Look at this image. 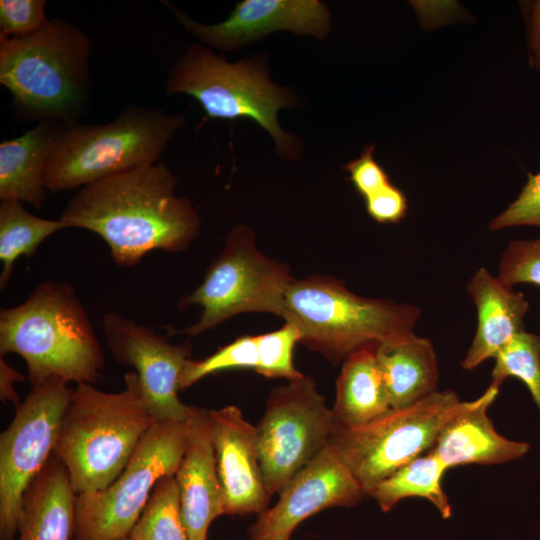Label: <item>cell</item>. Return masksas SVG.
Here are the masks:
<instances>
[{"mask_svg":"<svg viewBox=\"0 0 540 540\" xmlns=\"http://www.w3.org/2000/svg\"><path fill=\"white\" fill-rule=\"evenodd\" d=\"M176 186V177L159 160L78 189L59 219L67 228L95 232L117 265L133 267L153 250L183 251L198 236V212Z\"/></svg>","mask_w":540,"mask_h":540,"instance_id":"obj_1","label":"cell"},{"mask_svg":"<svg viewBox=\"0 0 540 540\" xmlns=\"http://www.w3.org/2000/svg\"><path fill=\"white\" fill-rule=\"evenodd\" d=\"M0 353L21 356L32 385L54 377L93 385L104 367L89 316L68 282H42L19 305L1 309Z\"/></svg>","mask_w":540,"mask_h":540,"instance_id":"obj_2","label":"cell"},{"mask_svg":"<svg viewBox=\"0 0 540 540\" xmlns=\"http://www.w3.org/2000/svg\"><path fill=\"white\" fill-rule=\"evenodd\" d=\"M90 41L76 25L54 18L23 37L0 35V83L26 121L78 122L91 97Z\"/></svg>","mask_w":540,"mask_h":540,"instance_id":"obj_3","label":"cell"},{"mask_svg":"<svg viewBox=\"0 0 540 540\" xmlns=\"http://www.w3.org/2000/svg\"><path fill=\"white\" fill-rule=\"evenodd\" d=\"M107 393L77 384L63 413L54 454L66 466L76 495L106 488L123 471L155 422L137 373Z\"/></svg>","mask_w":540,"mask_h":540,"instance_id":"obj_4","label":"cell"},{"mask_svg":"<svg viewBox=\"0 0 540 540\" xmlns=\"http://www.w3.org/2000/svg\"><path fill=\"white\" fill-rule=\"evenodd\" d=\"M420 315L415 305L362 297L336 278L315 275L289 285L282 318L297 326L301 343L338 364L412 332Z\"/></svg>","mask_w":540,"mask_h":540,"instance_id":"obj_5","label":"cell"},{"mask_svg":"<svg viewBox=\"0 0 540 540\" xmlns=\"http://www.w3.org/2000/svg\"><path fill=\"white\" fill-rule=\"evenodd\" d=\"M164 89L170 95L193 97L210 118L251 119L272 137L281 158L301 156V140L278 121V112L296 107L297 98L271 81L262 54L228 62L209 47L192 44L170 68Z\"/></svg>","mask_w":540,"mask_h":540,"instance_id":"obj_6","label":"cell"},{"mask_svg":"<svg viewBox=\"0 0 540 540\" xmlns=\"http://www.w3.org/2000/svg\"><path fill=\"white\" fill-rule=\"evenodd\" d=\"M185 124L183 114L132 103L110 122L69 124L49 160L45 186L51 192L80 189L153 164Z\"/></svg>","mask_w":540,"mask_h":540,"instance_id":"obj_7","label":"cell"},{"mask_svg":"<svg viewBox=\"0 0 540 540\" xmlns=\"http://www.w3.org/2000/svg\"><path fill=\"white\" fill-rule=\"evenodd\" d=\"M294 278L289 268L261 253L253 231L240 224L230 230L224 249L210 264L202 283L178 304L202 308L199 320L182 333L198 336L244 312L282 318L285 293Z\"/></svg>","mask_w":540,"mask_h":540,"instance_id":"obj_8","label":"cell"},{"mask_svg":"<svg viewBox=\"0 0 540 540\" xmlns=\"http://www.w3.org/2000/svg\"><path fill=\"white\" fill-rule=\"evenodd\" d=\"M451 391L391 409L357 428H335L328 444L348 466L368 496L380 481L429 452L444 425L465 405Z\"/></svg>","mask_w":540,"mask_h":540,"instance_id":"obj_9","label":"cell"},{"mask_svg":"<svg viewBox=\"0 0 540 540\" xmlns=\"http://www.w3.org/2000/svg\"><path fill=\"white\" fill-rule=\"evenodd\" d=\"M189 422L155 421L111 484L76 495L74 540L128 537L158 480L175 475L186 448Z\"/></svg>","mask_w":540,"mask_h":540,"instance_id":"obj_10","label":"cell"},{"mask_svg":"<svg viewBox=\"0 0 540 540\" xmlns=\"http://www.w3.org/2000/svg\"><path fill=\"white\" fill-rule=\"evenodd\" d=\"M73 389L54 377L33 385L0 435V540H14L24 494L54 453Z\"/></svg>","mask_w":540,"mask_h":540,"instance_id":"obj_11","label":"cell"},{"mask_svg":"<svg viewBox=\"0 0 540 540\" xmlns=\"http://www.w3.org/2000/svg\"><path fill=\"white\" fill-rule=\"evenodd\" d=\"M334 429L332 409L310 376L271 391L256 425L260 467L271 496L328 445Z\"/></svg>","mask_w":540,"mask_h":540,"instance_id":"obj_12","label":"cell"},{"mask_svg":"<svg viewBox=\"0 0 540 540\" xmlns=\"http://www.w3.org/2000/svg\"><path fill=\"white\" fill-rule=\"evenodd\" d=\"M102 327L113 358L134 367L155 421L190 420L196 407L178 397L180 376L192 351L190 343L171 344L152 328L115 312L103 315Z\"/></svg>","mask_w":540,"mask_h":540,"instance_id":"obj_13","label":"cell"},{"mask_svg":"<svg viewBox=\"0 0 540 540\" xmlns=\"http://www.w3.org/2000/svg\"><path fill=\"white\" fill-rule=\"evenodd\" d=\"M277 503L259 514L251 540H289L299 523L326 508L351 507L366 493L328 444L281 489Z\"/></svg>","mask_w":540,"mask_h":540,"instance_id":"obj_14","label":"cell"},{"mask_svg":"<svg viewBox=\"0 0 540 540\" xmlns=\"http://www.w3.org/2000/svg\"><path fill=\"white\" fill-rule=\"evenodd\" d=\"M162 3L200 44L223 52L278 31L323 40L331 30V13L319 0H242L227 19L212 25L195 21L168 1Z\"/></svg>","mask_w":540,"mask_h":540,"instance_id":"obj_15","label":"cell"},{"mask_svg":"<svg viewBox=\"0 0 540 540\" xmlns=\"http://www.w3.org/2000/svg\"><path fill=\"white\" fill-rule=\"evenodd\" d=\"M210 420L224 514L262 513L271 495L260 467L256 426L232 405L210 410Z\"/></svg>","mask_w":540,"mask_h":540,"instance_id":"obj_16","label":"cell"},{"mask_svg":"<svg viewBox=\"0 0 540 540\" xmlns=\"http://www.w3.org/2000/svg\"><path fill=\"white\" fill-rule=\"evenodd\" d=\"M175 478L188 538L206 540L211 522L224 514L209 409L196 407L190 419L186 448Z\"/></svg>","mask_w":540,"mask_h":540,"instance_id":"obj_17","label":"cell"},{"mask_svg":"<svg viewBox=\"0 0 540 540\" xmlns=\"http://www.w3.org/2000/svg\"><path fill=\"white\" fill-rule=\"evenodd\" d=\"M499 385L491 383L478 398L464 407L439 432L429 452L447 469L469 464H504L524 456L530 445L500 435L488 416V409L499 394Z\"/></svg>","mask_w":540,"mask_h":540,"instance_id":"obj_18","label":"cell"},{"mask_svg":"<svg viewBox=\"0 0 540 540\" xmlns=\"http://www.w3.org/2000/svg\"><path fill=\"white\" fill-rule=\"evenodd\" d=\"M477 310V329L461 365L473 370L485 360L495 358L514 336L524 331L529 303L521 292L479 268L467 285Z\"/></svg>","mask_w":540,"mask_h":540,"instance_id":"obj_19","label":"cell"},{"mask_svg":"<svg viewBox=\"0 0 540 540\" xmlns=\"http://www.w3.org/2000/svg\"><path fill=\"white\" fill-rule=\"evenodd\" d=\"M67 125L44 120L22 135L0 143V199H13L42 208L49 160Z\"/></svg>","mask_w":540,"mask_h":540,"instance_id":"obj_20","label":"cell"},{"mask_svg":"<svg viewBox=\"0 0 540 540\" xmlns=\"http://www.w3.org/2000/svg\"><path fill=\"white\" fill-rule=\"evenodd\" d=\"M75 500L67 468L53 453L24 494L18 540H70Z\"/></svg>","mask_w":540,"mask_h":540,"instance_id":"obj_21","label":"cell"},{"mask_svg":"<svg viewBox=\"0 0 540 540\" xmlns=\"http://www.w3.org/2000/svg\"><path fill=\"white\" fill-rule=\"evenodd\" d=\"M391 409L410 406L437 391L438 363L432 342L413 331L375 348Z\"/></svg>","mask_w":540,"mask_h":540,"instance_id":"obj_22","label":"cell"},{"mask_svg":"<svg viewBox=\"0 0 540 540\" xmlns=\"http://www.w3.org/2000/svg\"><path fill=\"white\" fill-rule=\"evenodd\" d=\"M331 409L335 428H357L391 410L375 348L357 351L343 361Z\"/></svg>","mask_w":540,"mask_h":540,"instance_id":"obj_23","label":"cell"},{"mask_svg":"<svg viewBox=\"0 0 540 540\" xmlns=\"http://www.w3.org/2000/svg\"><path fill=\"white\" fill-rule=\"evenodd\" d=\"M448 469L433 453L427 452L376 484L369 492L383 512L390 511L405 498L420 497L430 501L444 519L452 515V508L442 486Z\"/></svg>","mask_w":540,"mask_h":540,"instance_id":"obj_24","label":"cell"},{"mask_svg":"<svg viewBox=\"0 0 540 540\" xmlns=\"http://www.w3.org/2000/svg\"><path fill=\"white\" fill-rule=\"evenodd\" d=\"M67 228L60 219L40 218L29 213L23 202L5 199L0 202V289L3 291L21 256H32L40 244L59 230Z\"/></svg>","mask_w":540,"mask_h":540,"instance_id":"obj_25","label":"cell"},{"mask_svg":"<svg viewBox=\"0 0 540 540\" xmlns=\"http://www.w3.org/2000/svg\"><path fill=\"white\" fill-rule=\"evenodd\" d=\"M129 540H189L181 515L175 475L158 480Z\"/></svg>","mask_w":540,"mask_h":540,"instance_id":"obj_26","label":"cell"},{"mask_svg":"<svg viewBox=\"0 0 540 540\" xmlns=\"http://www.w3.org/2000/svg\"><path fill=\"white\" fill-rule=\"evenodd\" d=\"M494 359L491 383L500 386L508 377L519 379L540 410V336L522 331Z\"/></svg>","mask_w":540,"mask_h":540,"instance_id":"obj_27","label":"cell"},{"mask_svg":"<svg viewBox=\"0 0 540 540\" xmlns=\"http://www.w3.org/2000/svg\"><path fill=\"white\" fill-rule=\"evenodd\" d=\"M257 365V336H242L201 360L190 358L182 370L179 388L185 390L200 379L219 371L238 368L256 369Z\"/></svg>","mask_w":540,"mask_h":540,"instance_id":"obj_28","label":"cell"},{"mask_svg":"<svg viewBox=\"0 0 540 540\" xmlns=\"http://www.w3.org/2000/svg\"><path fill=\"white\" fill-rule=\"evenodd\" d=\"M301 341L297 326L290 322L273 332L257 336L258 365L255 371L268 378L293 380L301 377L293 363V351Z\"/></svg>","mask_w":540,"mask_h":540,"instance_id":"obj_29","label":"cell"},{"mask_svg":"<svg viewBox=\"0 0 540 540\" xmlns=\"http://www.w3.org/2000/svg\"><path fill=\"white\" fill-rule=\"evenodd\" d=\"M498 278L510 287L520 283L540 287V239L511 241L502 254Z\"/></svg>","mask_w":540,"mask_h":540,"instance_id":"obj_30","label":"cell"},{"mask_svg":"<svg viewBox=\"0 0 540 540\" xmlns=\"http://www.w3.org/2000/svg\"><path fill=\"white\" fill-rule=\"evenodd\" d=\"M45 0H1L0 35L23 37L42 29L50 19Z\"/></svg>","mask_w":540,"mask_h":540,"instance_id":"obj_31","label":"cell"},{"mask_svg":"<svg viewBox=\"0 0 540 540\" xmlns=\"http://www.w3.org/2000/svg\"><path fill=\"white\" fill-rule=\"evenodd\" d=\"M530 225L540 228V172L528 173L527 183L508 208L489 223L490 230Z\"/></svg>","mask_w":540,"mask_h":540,"instance_id":"obj_32","label":"cell"},{"mask_svg":"<svg viewBox=\"0 0 540 540\" xmlns=\"http://www.w3.org/2000/svg\"><path fill=\"white\" fill-rule=\"evenodd\" d=\"M374 150L373 143L365 146L359 158L344 166L350 174L349 179L354 188L363 198L392 183L387 172L375 160Z\"/></svg>","mask_w":540,"mask_h":540,"instance_id":"obj_33","label":"cell"},{"mask_svg":"<svg viewBox=\"0 0 540 540\" xmlns=\"http://www.w3.org/2000/svg\"><path fill=\"white\" fill-rule=\"evenodd\" d=\"M369 216L379 223H397L407 212V198L403 191L390 183L364 198Z\"/></svg>","mask_w":540,"mask_h":540,"instance_id":"obj_34","label":"cell"},{"mask_svg":"<svg viewBox=\"0 0 540 540\" xmlns=\"http://www.w3.org/2000/svg\"><path fill=\"white\" fill-rule=\"evenodd\" d=\"M1 398L3 401H10L17 407L20 402L17 393L14 389V382L23 380V376L16 370L8 366V364L1 359Z\"/></svg>","mask_w":540,"mask_h":540,"instance_id":"obj_35","label":"cell"},{"mask_svg":"<svg viewBox=\"0 0 540 540\" xmlns=\"http://www.w3.org/2000/svg\"><path fill=\"white\" fill-rule=\"evenodd\" d=\"M530 48L532 49V66L540 70V0L532 4Z\"/></svg>","mask_w":540,"mask_h":540,"instance_id":"obj_36","label":"cell"},{"mask_svg":"<svg viewBox=\"0 0 540 540\" xmlns=\"http://www.w3.org/2000/svg\"><path fill=\"white\" fill-rule=\"evenodd\" d=\"M119 540H129V538L125 537V538H122V539H119Z\"/></svg>","mask_w":540,"mask_h":540,"instance_id":"obj_37","label":"cell"}]
</instances>
